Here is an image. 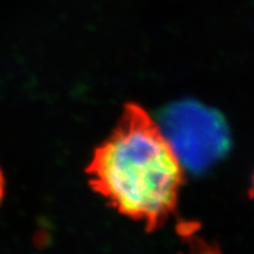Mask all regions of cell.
<instances>
[{
    "instance_id": "7a4b0ae2",
    "label": "cell",
    "mask_w": 254,
    "mask_h": 254,
    "mask_svg": "<svg viewBox=\"0 0 254 254\" xmlns=\"http://www.w3.org/2000/svg\"><path fill=\"white\" fill-rule=\"evenodd\" d=\"M160 127L182 166L205 173L231 149V134L224 117L193 100L170 104L161 113Z\"/></svg>"
},
{
    "instance_id": "3957f363",
    "label": "cell",
    "mask_w": 254,
    "mask_h": 254,
    "mask_svg": "<svg viewBox=\"0 0 254 254\" xmlns=\"http://www.w3.org/2000/svg\"><path fill=\"white\" fill-rule=\"evenodd\" d=\"M179 234L186 241V248L179 254H222L219 248L207 243L202 238L194 234V227L184 224L179 230Z\"/></svg>"
},
{
    "instance_id": "6da1fadb",
    "label": "cell",
    "mask_w": 254,
    "mask_h": 254,
    "mask_svg": "<svg viewBox=\"0 0 254 254\" xmlns=\"http://www.w3.org/2000/svg\"><path fill=\"white\" fill-rule=\"evenodd\" d=\"M86 171L97 193L149 232L177 211L184 167L160 125L137 104L125 107Z\"/></svg>"
},
{
    "instance_id": "5b68a950",
    "label": "cell",
    "mask_w": 254,
    "mask_h": 254,
    "mask_svg": "<svg viewBox=\"0 0 254 254\" xmlns=\"http://www.w3.org/2000/svg\"><path fill=\"white\" fill-rule=\"evenodd\" d=\"M251 193H252V197L254 198V175H253V179H252V190H251Z\"/></svg>"
},
{
    "instance_id": "277c9868",
    "label": "cell",
    "mask_w": 254,
    "mask_h": 254,
    "mask_svg": "<svg viewBox=\"0 0 254 254\" xmlns=\"http://www.w3.org/2000/svg\"><path fill=\"white\" fill-rule=\"evenodd\" d=\"M4 190H5V179H4L3 171L0 170V204L4 197Z\"/></svg>"
}]
</instances>
